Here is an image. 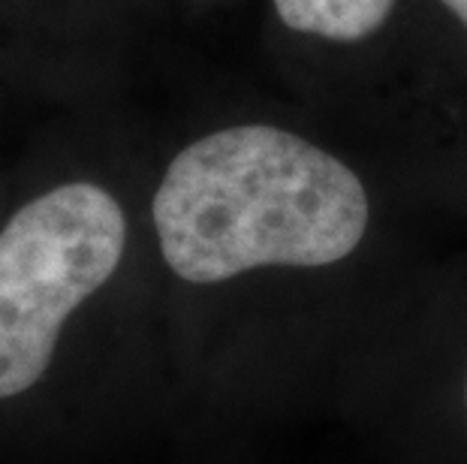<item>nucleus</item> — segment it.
I'll return each mask as SVG.
<instances>
[{
    "label": "nucleus",
    "mask_w": 467,
    "mask_h": 464,
    "mask_svg": "<svg viewBox=\"0 0 467 464\" xmlns=\"http://www.w3.org/2000/svg\"><path fill=\"white\" fill-rule=\"evenodd\" d=\"M166 265L221 284L263 265L320 269L359 248L368 193L350 166L302 136L244 124L187 145L151 202Z\"/></svg>",
    "instance_id": "1"
},
{
    "label": "nucleus",
    "mask_w": 467,
    "mask_h": 464,
    "mask_svg": "<svg viewBox=\"0 0 467 464\" xmlns=\"http://www.w3.org/2000/svg\"><path fill=\"white\" fill-rule=\"evenodd\" d=\"M127 223L97 184H64L18 209L0 230V398L36 387L61 325L112 278Z\"/></svg>",
    "instance_id": "2"
},
{
    "label": "nucleus",
    "mask_w": 467,
    "mask_h": 464,
    "mask_svg": "<svg viewBox=\"0 0 467 464\" xmlns=\"http://www.w3.org/2000/svg\"><path fill=\"white\" fill-rule=\"evenodd\" d=\"M395 0H275L286 27L335 43H353L380 31Z\"/></svg>",
    "instance_id": "3"
},
{
    "label": "nucleus",
    "mask_w": 467,
    "mask_h": 464,
    "mask_svg": "<svg viewBox=\"0 0 467 464\" xmlns=\"http://www.w3.org/2000/svg\"><path fill=\"white\" fill-rule=\"evenodd\" d=\"M441 4H443V6H450L452 13L464 22V27H467V0H441Z\"/></svg>",
    "instance_id": "4"
},
{
    "label": "nucleus",
    "mask_w": 467,
    "mask_h": 464,
    "mask_svg": "<svg viewBox=\"0 0 467 464\" xmlns=\"http://www.w3.org/2000/svg\"><path fill=\"white\" fill-rule=\"evenodd\" d=\"M464 401H467V387H464Z\"/></svg>",
    "instance_id": "5"
}]
</instances>
